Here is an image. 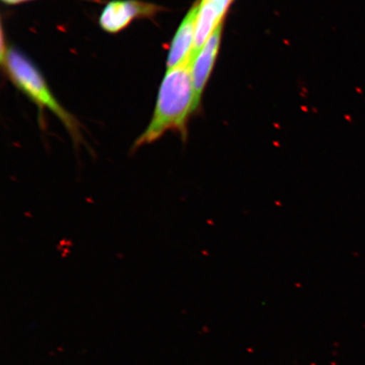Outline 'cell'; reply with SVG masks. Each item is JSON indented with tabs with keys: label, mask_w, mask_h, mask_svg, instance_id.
<instances>
[{
	"label": "cell",
	"mask_w": 365,
	"mask_h": 365,
	"mask_svg": "<svg viewBox=\"0 0 365 365\" xmlns=\"http://www.w3.org/2000/svg\"><path fill=\"white\" fill-rule=\"evenodd\" d=\"M200 1L190 9L178 29L172 41L167 61V70H172L182 65L191 58L193 51L196 19H197Z\"/></svg>",
	"instance_id": "cell-4"
},
{
	"label": "cell",
	"mask_w": 365,
	"mask_h": 365,
	"mask_svg": "<svg viewBox=\"0 0 365 365\" xmlns=\"http://www.w3.org/2000/svg\"><path fill=\"white\" fill-rule=\"evenodd\" d=\"M163 10L157 4L141 0H113L103 9L99 24L107 33L115 34L135 20L154 19Z\"/></svg>",
	"instance_id": "cell-3"
},
{
	"label": "cell",
	"mask_w": 365,
	"mask_h": 365,
	"mask_svg": "<svg viewBox=\"0 0 365 365\" xmlns=\"http://www.w3.org/2000/svg\"><path fill=\"white\" fill-rule=\"evenodd\" d=\"M1 62L9 78L38 107L40 113H53L65 125L76 147L84 144L79 121L58 103L42 73L25 53L15 47H4L2 42Z\"/></svg>",
	"instance_id": "cell-2"
},
{
	"label": "cell",
	"mask_w": 365,
	"mask_h": 365,
	"mask_svg": "<svg viewBox=\"0 0 365 365\" xmlns=\"http://www.w3.org/2000/svg\"><path fill=\"white\" fill-rule=\"evenodd\" d=\"M222 23L210 36L207 42L195 56L192 66V78L195 91V109L198 108L202 95L215 63L220 46Z\"/></svg>",
	"instance_id": "cell-5"
},
{
	"label": "cell",
	"mask_w": 365,
	"mask_h": 365,
	"mask_svg": "<svg viewBox=\"0 0 365 365\" xmlns=\"http://www.w3.org/2000/svg\"><path fill=\"white\" fill-rule=\"evenodd\" d=\"M193 61L167 71L160 86L156 108L147 129L135 141L134 150L158 140L168 130L182 138L187 135V123L195 109L192 78Z\"/></svg>",
	"instance_id": "cell-1"
},
{
	"label": "cell",
	"mask_w": 365,
	"mask_h": 365,
	"mask_svg": "<svg viewBox=\"0 0 365 365\" xmlns=\"http://www.w3.org/2000/svg\"><path fill=\"white\" fill-rule=\"evenodd\" d=\"M2 1L12 6V4H19L22 3L33 1V0H2Z\"/></svg>",
	"instance_id": "cell-6"
}]
</instances>
